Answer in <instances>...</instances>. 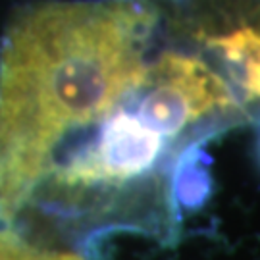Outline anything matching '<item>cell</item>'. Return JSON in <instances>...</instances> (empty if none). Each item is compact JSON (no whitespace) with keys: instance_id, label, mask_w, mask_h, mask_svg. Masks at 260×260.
<instances>
[{"instance_id":"obj_1","label":"cell","mask_w":260,"mask_h":260,"mask_svg":"<svg viewBox=\"0 0 260 260\" xmlns=\"http://www.w3.org/2000/svg\"><path fill=\"white\" fill-rule=\"evenodd\" d=\"M156 23L141 0L50 2L10 27L0 58V216H10L66 133L103 118L147 75Z\"/></svg>"},{"instance_id":"obj_2","label":"cell","mask_w":260,"mask_h":260,"mask_svg":"<svg viewBox=\"0 0 260 260\" xmlns=\"http://www.w3.org/2000/svg\"><path fill=\"white\" fill-rule=\"evenodd\" d=\"M139 118L160 135L174 137L210 114L235 106L230 87L197 56L166 52L147 68Z\"/></svg>"},{"instance_id":"obj_3","label":"cell","mask_w":260,"mask_h":260,"mask_svg":"<svg viewBox=\"0 0 260 260\" xmlns=\"http://www.w3.org/2000/svg\"><path fill=\"white\" fill-rule=\"evenodd\" d=\"M162 150V135L145 121L118 112L104 125L94 150L85 152L66 172L68 183H96L103 179H129L145 174Z\"/></svg>"},{"instance_id":"obj_4","label":"cell","mask_w":260,"mask_h":260,"mask_svg":"<svg viewBox=\"0 0 260 260\" xmlns=\"http://www.w3.org/2000/svg\"><path fill=\"white\" fill-rule=\"evenodd\" d=\"M208 45L218 52L233 72V77L249 99H256L260 89L258 68V31L251 25H243L208 39Z\"/></svg>"},{"instance_id":"obj_5","label":"cell","mask_w":260,"mask_h":260,"mask_svg":"<svg viewBox=\"0 0 260 260\" xmlns=\"http://www.w3.org/2000/svg\"><path fill=\"white\" fill-rule=\"evenodd\" d=\"M0 260H83L72 252L43 251L25 243L18 235L10 232H0Z\"/></svg>"}]
</instances>
